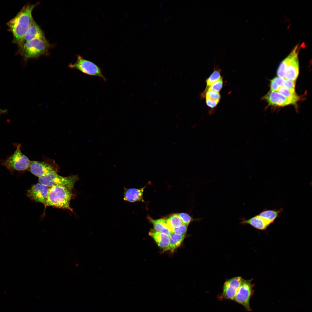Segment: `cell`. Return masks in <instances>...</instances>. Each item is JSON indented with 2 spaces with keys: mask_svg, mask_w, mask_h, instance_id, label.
Returning a JSON list of instances; mask_svg holds the SVG:
<instances>
[{
  "mask_svg": "<svg viewBox=\"0 0 312 312\" xmlns=\"http://www.w3.org/2000/svg\"><path fill=\"white\" fill-rule=\"evenodd\" d=\"M38 4H26L16 15L7 23L9 30L12 34L13 42L18 45L23 43L25 34L34 20L32 16V11Z\"/></svg>",
  "mask_w": 312,
  "mask_h": 312,
  "instance_id": "1",
  "label": "cell"
},
{
  "mask_svg": "<svg viewBox=\"0 0 312 312\" xmlns=\"http://www.w3.org/2000/svg\"><path fill=\"white\" fill-rule=\"evenodd\" d=\"M72 190L66 186L61 185L49 187L47 199L44 205L45 209L47 207L52 206L67 209L73 212V209L70 206L73 195Z\"/></svg>",
  "mask_w": 312,
  "mask_h": 312,
  "instance_id": "2",
  "label": "cell"
},
{
  "mask_svg": "<svg viewBox=\"0 0 312 312\" xmlns=\"http://www.w3.org/2000/svg\"><path fill=\"white\" fill-rule=\"evenodd\" d=\"M18 46V53L25 60L48 54L51 47L45 38L34 39Z\"/></svg>",
  "mask_w": 312,
  "mask_h": 312,
  "instance_id": "3",
  "label": "cell"
},
{
  "mask_svg": "<svg viewBox=\"0 0 312 312\" xmlns=\"http://www.w3.org/2000/svg\"><path fill=\"white\" fill-rule=\"evenodd\" d=\"M21 145L18 144L13 153L2 163L12 173L14 171L27 170L31 162L28 158L22 153Z\"/></svg>",
  "mask_w": 312,
  "mask_h": 312,
  "instance_id": "4",
  "label": "cell"
},
{
  "mask_svg": "<svg viewBox=\"0 0 312 312\" xmlns=\"http://www.w3.org/2000/svg\"><path fill=\"white\" fill-rule=\"evenodd\" d=\"M79 179L77 175L63 177L58 174L57 172H54L39 178L38 182L49 187L61 185L73 189L75 183Z\"/></svg>",
  "mask_w": 312,
  "mask_h": 312,
  "instance_id": "5",
  "label": "cell"
},
{
  "mask_svg": "<svg viewBox=\"0 0 312 312\" xmlns=\"http://www.w3.org/2000/svg\"><path fill=\"white\" fill-rule=\"evenodd\" d=\"M68 67L71 69L78 70L85 74L98 77L102 78L104 81L106 80L100 67L93 62L84 59L80 55L77 56L76 61L74 63L70 64Z\"/></svg>",
  "mask_w": 312,
  "mask_h": 312,
  "instance_id": "6",
  "label": "cell"
},
{
  "mask_svg": "<svg viewBox=\"0 0 312 312\" xmlns=\"http://www.w3.org/2000/svg\"><path fill=\"white\" fill-rule=\"evenodd\" d=\"M252 280L243 279L233 300L243 306L248 311L252 310L250 307V302L255 291L253 289L254 284L252 283Z\"/></svg>",
  "mask_w": 312,
  "mask_h": 312,
  "instance_id": "7",
  "label": "cell"
},
{
  "mask_svg": "<svg viewBox=\"0 0 312 312\" xmlns=\"http://www.w3.org/2000/svg\"><path fill=\"white\" fill-rule=\"evenodd\" d=\"M243 279L240 276H236L226 281L224 283L222 293L218 296V298L233 300Z\"/></svg>",
  "mask_w": 312,
  "mask_h": 312,
  "instance_id": "8",
  "label": "cell"
},
{
  "mask_svg": "<svg viewBox=\"0 0 312 312\" xmlns=\"http://www.w3.org/2000/svg\"><path fill=\"white\" fill-rule=\"evenodd\" d=\"M299 48L298 45L294 47L291 52V58L286 68L285 78L296 81L299 73V62L298 58Z\"/></svg>",
  "mask_w": 312,
  "mask_h": 312,
  "instance_id": "9",
  "label": "cell"
},
{
  "mask_svg": "<svg viewBox=\"0 0 312 312\" xmlns=\"http://www.w3.org/2000/svg\"><path fill=\"white\" fill-rule=\"evenodd\" d=\"M55 164L46 162L31 161L27 170L38 178L44 176L50 173L57 172V168Z\"/></svg>",
  "mask_w": 312,
  "mask_h": 312,
  "instance_id": "10",
  "label": "cell"
},
{
  "mask_svg": "<svg viewBox=\"0 0 312 312\" xmlns=\"http://www.w3.org/2000/svg\"><path fill=\"white\" fill-rule=\"evenodd\" d=\"M49 187L40 183L33 185L28 190L27 195L33 201L45 204L47 197Z\"/></svg>",
  "mask_w": 312,
  "mask_h": 312,
  "instance_id": "11",
  "label": "cell"
},
{
  "mask_svg": "<svg viewBox=\"0 0 312 312\" xmlns=\"http://www.w3.org/2000/svg\"><path fill=\"white\" fill-rule=\"evenodd\" d=\"M268 104L275 107H283L295 105L298 101L284 97L277 91H269L263 97Z\"/></svg>",
  "mask_w": 312,
  "mask_h": 312,
  "instance_id": "12",
  "label": "cell"
},
{
  "mask_svg": "<svg viewBox=\"0 0 312 312\" xmlns=\"http://www.w3.org/2000/svg\"><path fill=\"white\" fill-rule=\"evenodd\" d=\"M148 183L144 187L140 188H127L124 187L123 199L130 203L138 201L144 202L143 199V192Z\"/></svg>",
  "mask_w": 312,
  "mask_h": 312,
  "instance_id": "13",
  "label": "cell"
},
{
  "mask_svg": "<svg viewBox=\"0 0 312 312\" xmlns=\"http://www.w3.org/2000/svg\"><path fill=\"white\" fill-rule=\"evenodd\" d=\"M240 224H249L259 230H264L270 224L268 222L258 214L249 219L242 218Z\"/></svg>",
  "mask_w": 312,
  "mask_h": 312,
  "instance_id": "14",
  "label": "cell"
},
{
  "mask_svg": "<svg viewBox=\"0 0 312 312\" xmlns=\"http://www.w3.org/2000/svg\"><path fill=\"white\" fill-rule=\"evenodd\" d=\"M44 38H45L43 32L34 20L25 34L23 43L34 39Z\"/></svg>",
  "mask_w": 312,
  "mask_h": 312,
  "instance_id": "15",
  "label": "cell"
},
{
  "mask_svg": "<svg viewBox=\"0 0 312 312\" xmlns=\"http://www.w3.org/2000/svg\"><path fill=\"white\" fill-rule=\"evenodd\" d=\"M149 235L154 239L157 245L164 250H169L170 236L168 235L151 229Z\"/></svg>",
  "mask_w": 312,
  "mask_h": 312,
  "instance_id": "16",
  "label": "cell"
},
{
  "mask_svg": "<svg viewBox=\"0 0 312 312\" xmlns=\"http://www.w3.org/2000/svg\"><path fill=\"white\" fill-rule=\"evenodd\" d=\"M283 211L282 208H281L278 210L265 209L260 212L258 215L265 219L271 224L277 218L280 217V214Z\"/></svg>",
  "mask_w": 312,
  "mask_h": 312,
  "instance_id": "17",
  "label": "cell"
},
{
  "mask_svg": "<svg viewBox=\"0 0 312 312\" xmlns=\"http://www.w3.org/2000/svg\"><path fill=\"white\" fill-rule=\"evenodd\" d=\"M150 222L153 224L154 229L155 231L165 234L170 236L171 232L167 226L165 218L154 220L150 217L148 218Z\"/></svg>",
  "mask_w": 312,
  "mask_h": 312,
  "instance_id": "18",
  "label": "cell"
},
{
  "mask_svg": "<svg viewBox=\"0 0 312 312\" xmlns=\"http://www.w3.org/2000/svg\"><path fill=\"white\" fill-rule=\"evenodd\" d=\"M185 234L171 233L170 236L169 250L173 251L178 247L183 240Z\"/></svg>",
  "mask_w": 312,
  "mask_h": 312,
  "instance_id": "19",
  "label": "cell"
},
{
  "mask_svg": "<svg viewBox=\"0 0 312 312\" xmlns=\"http://www.w3.org/2000/svg\"><path fill=\"white\" fill-rule=\"evenodd\" d=\"M166 222L168 229L171 233L174 229L178 227L183 223L181 219L177 214H174L166 219Z\"/></svg>",
  "mask_w": 312,
  "mask_h": 312,
  "instance_id": "20",
  "label": "cell"
},
{
  "mask_svg": "<svg viewBox=\"0 0 312 312\" xmlns=\"http://www.w3.org/2000/svg\"><path fill=\"white\" fill-rule=\"evenodd\" d=\"M281 95L287 98L299 101L300 97L296 94L295 90H290L283 86L279 87L277 90Z\"/></svg>",
  "mask_w": 312,
  "mask_h": 312,
  "instance_id": "21",
  "label": "cell"
},
{
  "mask_svg": "<svg viewBox=\"0 0 312 312\" xmlns=\"http://www.w3.org/2000/svg\"><path fill=\"white\" fill-rule=\"evenodd\" d=\"M291 57L290 53L280 64L277 71V74L278 77L285 79L286 68Z\"/></svg>",
  "mask_w": 312,
  "mask_h": 312,
  "instance_id": "22",
  "label": "cell"
},
{
  "mask_svg": "<svg viewBox=\"0 0 312 312\" xmlns=\"http://www.w3.org/2000/svg\"><path fill=\"white\" fill-rule=\"evenodd\" d=\"M221 71L220 69L217 68L214 70L213 73L206 80L207 87L206 89L208 88L213 83L222 77H221Z\"/></svg>",
  "mask_w": 312,
  "mask_h": 312,
  "instance_id": "23",
  "label": "cell"
},
{
  "mask_svg": "<svg viewBox=\"0 0 312 312\" xmlns=\"http://www.w3.org/2000/svg\"><path fill=\"white\" fill-rule=\"evenodd\" d=\"M285 79L276 77L270 81V88L271 91H277L278 88L283 86V83Z\"/></svg>",
  "mask_w": 312,
  "mask_h": 312,
  "instance_id": "24",
  "label": "cell"
},
{
  "mask_svg": "<svg viewBox=\"0 0 312 312\" xmlns=\"http://www.w3.org/2000/svg\"><path fill=\"white\" fill-rule=\"evenodd\" d=\"M223 85L222 78L221 77L217 81L213 83L210 87L205 89L204 91L207 90L219 92L222 88Z\"/></svg>",
  "mask_w": 312,
  "mask_h": 312,
  "instance_id": "25",
  "label": "cell"
},
{
  "mask_svg": "<svg viewBox=\"0 0 312 312\" xmlns=\"http://www.w3.org/2000/svg\"><path fill=\"white\" fill-rule=\"evenodd\" d=\"M205 96L206 99L215 100H220L221 96L219 92H216L211 90H207L204 91L201 94V96Z\"/></svg>",
  "mask_w": 312,
  "mask_h": 312,
  "instance_id": "26",
  "label": "cell"
},
{
  "mask_svg": "<svg viewBox=\"0 0 312 312\" xmlns=\"http://www.w3.org/2000/svg\"><path fill=\"white\" fill-rule=\"evenodd\" d=\"M177 215L181 219L183 224L188 225L194 220L190 215L185 213H177Z\"/></svg>",
  "mask_w": 312,
  "mask_h": 312,
  "instance_id": "27",
  "label": "cell"
},
{
  "mask_svg": "<svg viewBox=\"0 0 312 312\" xmlns=\"http://www.w3.org/2000/svg\"><path fill=\"white\" fill-rule=\"evenodd\" d=\"M296 81H292L287 79H285L283 86L285 88L290 90H295Z\"/></svg>",
  "mask_w": 312,
  "mask_h": 312,
  "instance_id": "28",
  "label": "cell"
},
{
  "mask_svg": "<svg viewBox=\"0 0 312 312\" xmlns=\"http://www.w3.org/2000/svg\"><path fill=\"white\" fill-rule=\"evenodd\" d=\"M188 226V225L183 224L179 226L174 229L172 233L180 234L185 235Z\"/></svg>",
  "mask_w": 312,
  "mask_h": 312,
  "instance_id": "29",
  "label": "cell"
},
{
  "mask_svg": "<svg viewBox=\"0 0 312 312\" xmlns=\"http://www.w3.org/2000/svg\"><path fill=\"white\" fill-rule=\"evenodd\" d=\"M206 103L207 105L211 108L215 107L219 103L220 100H212L206 99Z\"/></svg>",
  "mask_w": 312,
  "mask_h": 312,
  "instance_id": "30",
  "label": "cell"
},
{
  "mask_svg": "<svg viewBox=\"0 0 312 312\" xmlns=\"http://www.w3.org/2000/svg\"><path fill=\"white\" fill-rule=\"evenodd\" d=\"M8 110L7 109H2L0 108V115L7 113Z\"/></svg>",
  "mask_w": 312,
  "mask_h": 312,
  "instance_id": "31",
  "label": "cell"
}]
</instances>
